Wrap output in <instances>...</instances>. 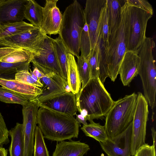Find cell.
Returning a JSON list of instances; mask_svg holds the SVG:
<instances>
[{
	"instance_id": "ffe728a7",
	"label": "cell",
	"mask_w": 156,
	"mask_h": 156,
	"mask_svg": "<svg viewBox=\"0 0 156 156\" xmlns=\"http://www.w3.org/2000/svg\"><path fill=\"white\" fill-rule=\"evenodd\" d=\"M90 150L88 144L80 141H63L57 144L52 156H83Z\"/></svg>"
},
{
	"instance_id": "7402d4cb",
	"label": "cell",
	"mask_w": 156,
	"mask_h": 156,
	"mask_svg": "<svg viewBox=\"0 0 156 156\" xmlns=\"http://www.w3.org/2000/svg\"><path fill=\"white\" fill-rule=\"evenodd\" d=\"M11 142L9 148V156H24V142L22 124L16 123L9 130Z\"/></svg>"
},
{
	"instance_id": "52a82bcc",
	"label": "cell",
	"mask_w": 156,
	"mask_h": 156,
	"mask_svg": "<svg viewBox=\"0 0 156 156\" xmlns=\"http://www.w3.org/2000/svg\"><path fill=\"white\" fill-rule=\"evenodd\" d=\"M126 51L138 53L146 38L147 23L152 15L133 6H129Z\"/></svg>"
},
{
	"instance_id": "6da1fadb",
	"label": "cell",
	"mask_w": 156,
	"mask_h": 156,
	"mask_svg": "<svg viewBox=\"0 0 156 156\" xmlns=\"http://www.w3.org/2000/svg\"><path fill=\"white\" fill-rule=\"evenodd\" d=\"M75 95L77 111L89 122L102 119L114 101L98 78L91 79Z\"/></svg>"
},
{
	"instance_id": "e575fe53",
	"label": "cell",
	"mask_w": 156,
	"mask_h": 156,
	"mask_svg": "<svg viewBox=\"0 0 156 156\" xmlns=\"http://www.w3.org/2000/svg\"><path fill=\"white\" fill-rule=\"evenodd\" d=\"M15 79L24 83L32 85L41 88L43 85L32 77L29 70H23L17 72L15 75Z\"/></svg>"
},
{
	"instance_id": "44dd1931",
	"label": "cell",
	"mask_w": 156,
	"mask_h": 156,
	"mask_svg": "<svg viewBox=\"0 0 156 156\" xmlns=\"http://www.w3.org/2000/svg\"><path fill=\"white\" fill-rule=\"evenodd\" d=\"M34 54L28 51L19 48L2 47L0 48V61L10 63H16L32 61Z\"/></svg>"
},
{
	"instance_id": "83f0119b",
	"label": "cell",
	"mask_w": 156,
	"mask_h": 156,
	"mask_svg": "<svg viewBox=\"0 0 156 156\" xmlns=\"http://www.w3.org/2000/svg\"><path fill=\"white\" fill-rule=\"evenodd\" d=\"M34 26L30 23L23 21L0 25V38L20 33Z\"/></svg>"
},
{
	"instance_id": "4316f807",
	"label": "cell",
	"mask_w": 156,
	"mask_h": 156,
	"mask_svg": "<svg viewBox=\"0 0 156 156\" xmlns=\"http://www.w3.org/2000/svg\"><path fill=\"white\" fill-rule=\"evenodd\" d=\"M31 61L16 63L2 62L0 61V78L15 79L16 74L19 71L29 70Z\"/></svg>"
},
{
	"instance_id": "5bb4252c",
	"label": "cell",
	"mask_w": 156,
	"mask_h": 156,
	"mask_svg": "<svg viewBox=\"0 0 156 156\" xmlns=\"http://www.w3.org/2000/svg\"><path fill=\"white\" fill-rule=\"evenodd\" d=\"M52 39V38L46 35L37 53L34 55L32 61L51 70L62 77L55 55Z\"/></svg>"
},
{
	"instance_id": "d590c367",
	"label": "cell",
	"mask_w": 156,
	"mask_h": 156,
	"mask_svg": "<svg viewBox=\"0 0 156 156\" xmlns=\"http://www.w3.org/2000/svg\"><path fill=\"white\" fill-rule=\"evenodd\" d=\"M129 6H133L143 10L153 15L154 11L151 4L146 0H126Z\"/></svg>"
},
{
	"instance_id": "d6a6232c",
	"label": "cell",
	"mask_w": 156,
	"mask_h": 156,
	"mask_svg": "<svg viewBox=\"0 0 156 156\" xmlns=\"http://www.w3.org/2000/svg\"><path fill=\"white\" fill-rule=\"evenodd\" d=\"M77 65L83 88L90 79V70L87 58L80 56L77 58Z\"/></svg>"
},
{
	"instance_id": "74e56055",
	"label": "cell",
	"mask_w": 156,
	"mask_h": 156,
	"mask_svg": "<svg viewBox=\"0 0 156 156\" xmlns=\"http://www.w3.org/2000/svg\"><path fill=\"white\" fill-rule=\"evenodd\" d=\"M134 156H156L155 147L146 144L138 150Z\"/></svg>"
},
{
	"instance_id": "ba28073f",
	"label": "cell",
	"mask_w": 156,
	"mask_h": 156,
	"mask_svg": "<svg viewBox=\"0 0 156 156\" xmlns=\"http://www.w3.org/2000/svg\"><path fill=\"white\" fill-rule=\"evenodd\" d=\"M134 115L132 121L131 155L145 144L146 126L149 114L148 102L140 92H138Z\"/></svg>"
},
{
	"instance_id": "f35d334b",
	"label": "cell",
	"mask_w": 156,
	"mask_h": 156,
	"mask_svg": "<svg viewBox=\"0 0 156 156\" xmlns=\"http://www.w3.org/2000/svg\"><path fill=\"white\" fill-rule=\"evenodd\" d=\"M76 115V120L80 124L82 123L83 125H86L88 124L86 118L84 116L81 114H77Z\"/></svg>"
},
{
	"instance_id": "cb8c5ba5",
	"label": "cell",
	"mask_w": 156,
	"mask_h": 156,
	"mask_svg": "<svg viewBox=\"0 0 156 156\" xmlns=\"http://www.w3.org/2000/svg\"><path fill=\"white\" fill-rule=\"evenodd\" d=\"M121 1L118 0H106L108 15L110 37L116 32L120 22L122 6Z\"/></svg>"
},
{
	"instance_id": "f546056e",
	"label": "cell",
	"mask_w": 156,
	"mask_h": 156,
	"mask_svg": "<svg viewBox=\"0 0 156 156\" xmlns=\"http://www.w3.org/2000/svg\"><path fill=\"white\" fill-rule=\"evenodd\" d=\"M98 32L99 36L103 42V45L107 44L110 37V30L108 12L106 3L101 12Z\"/></svg>"
},
{
	"instance_id": "836d02e7",
	"label": "cell",
	"mask_w": 156,
	"mask_h": 156,
	"mask_svg": "<svg viewBox=\"0 0 156 156\" xmlns=\"http://www.w3.org/2000/svg\"><path fill=\"white\" fill-rule=\"evenodd\" d=\"M90 39L87 25L85 23L81 34L80 41V56L87 58L90 51Z\"/></svg>"
},
{
	"instance_id": "30bf717a",
	"label": "cell",
	"mask_w": 156,
	"mask_h": 156,
	"mask_svg": "<svg viewBox=\"0 0 156 156\" xmlns=\"http://www.w3.org/2000/svg\"><path fill=\"white\" fill-rule=\"evenodd\" d=\"M46 35L38 27L33 28L23 32L0 38V46L23 49L37 54Z\"/></svg>"
},
{
	"instance_id": "5b68a950",
	"label": "cell",
	"mask_w": 156,
	"mask_h": 156,
	"mask_svg": "<svg viewBox=\"0 0 156 156\" xmlns=\"http://www.w3.org/2000/svg\"><path fill=\"white\" fill-rule=\"evenodd\" d=\"M137 96L134 92L114 101L105 116L104 126L108 138L114 137L123 132L132 122Z\"/></svg>"
},
{
	"instance_id": "3957f363",
	"label": "cell",
	"mask_w": 156,
	"mask_h": 156,
	"mask_svg": "<svg viewBox=\"0 0 156 156\" xmlns=\"http://www.w3.org/2000/svg\"><path fill=\"white\" fill-rule=\"evenodd\" d=\"M121 7V18L116 32L109 37L108 43L103 45V62L108 77L114 82L118 75L119 67L127 51L129 8L127 2Z\"/></svg>"
},
{
	"instance_id": "7a4b0ae2",
	"label": "cell",
	"mask_w": 156,
	"mask_h": 156,
	"mask_svg": "<svg viewBox=\"0 0 156 156\" xmlns=\"http://www.w3.org/2000/svg\"><path fill=\"white\" fill-rule=\"evenodd\" d=\"M37 124L44 138L60 142L77 138L80 124L74 116L40 107L37 115Z\"/></svg>"
},
{
	"instance_id": "e0dca14e",
	"label": "cell",
	"mask_w": 156,
	"mask_h": 156,
	"mask_svg": "<svg viewBox=\"0 0 156 156\" xmlns=\"http://www.w3.org/2000/svg\"><path fill=\"white\" fill-rule=\"evenodd\" d=\"M140 58L138 53L126 51L120 65L118 72L124 86L129 84L138 73Z\"/></svg>"
},
{
	"instance_id": "9a60e30c",
	"label": "cell",
	"mask_w": 156,
	"mask_h": 156,
	"mask_svg": "<svg viewBox=\"0 0 156 156\" xmlns=\"http://www.w3.org/2000/svg\"><path fill=\"white\" fill-rule=\"evenodd\" d=\"M28 0H0V25L22 21Z\"/></svg>"
},
{
	"instance_id": "d4e9b609",
	"label": "cell",
	"mask_w": 156,
	"mask_h": 156,
	"mask_svg": "<svg viewBox=\"0 0 156 156\" xmlns=\"http://www.w3.org/2000/svg\"><path fill=\"white\" fill-rule=\"evenodd\" d=\"M52 41L55 55L62 72V77L67 80L68 66L67 54L69 52L59 36L55 39L52 38Z\"/></svg>"
},
{
	"instance_id": "7c38bea8",
	"label": "cell",
	"mask_w": 156,
	"mask_h": 156,
	"mask_svg": "<svg viewBox=\"0 0 156 156\" xmlns=\"http://www.w3.org/2000/svg\"><path fill=\"white\" fill-rule=\"evenodd\" d=\"M132 121L123 132L104 142H99L108 156L131 155Z\"/></svg>"
},
{
	"instance_id": "ac0fdd59",
	"label": "cell",
	"mask_w": 156,
	"mask_h": 156,
	"mask_svg": "<svg viewBox=\"0 0 156 156\" xmlns=\"http://www.w3.org/2000/svg\"><path fill=\"white\" fill-rule=\"evenodd\" d=\"M101 43H98L90 51L87 59L89 67L90 79L98 78L104 84L108 75L103 64Z\"/></svg>"
},
{
	"instance_id": "60d3db41",
	"label": "cell",
	"mask_w": 156,
	"mask_h": 156,
	"mask_svg": "<svg viewBox=\"0 0 156 156\" xmlns=\"http://www.w3.org/2000/svg\"><path fill=\"white\" fill-rule=\"evenodd\" d=\"M7 150L2 147H0V156H7Z\"/></svg>"
},
{
	"instance_id": "8fae6325",
	"label": "cell",
	"mask_w": 156,
	"mask_h": 156,
	"mask_svg": "<svg viewBox=\"0 0 156 156\" xmlns=\"http://www.w3.org/2000/svg\"><path fill=\"white\" fill-rule=\"evenodd\" d=\"M106 3V0L86 1L83 14L85 23L88 27L91 50L101 42L99 35V21L101 10Z\"/></svg>"
},
{
	"instance_id": "2e32d148",
	"label": "cell",
	"mask_w": 156,
	"mask_h": 156,
	"mask_svg": "<svg viewBox=\"0 0 156 156\" xmlns=\"http://www.w3.org/2000/svg\"><path fill=\"white\" fill-rule=\"evenodd\" d=\"M42 107L55 111L73 116L77 111L76 95L71 91L66 92L42 103Z\"/></svg>"
},
{
	"instance_id": "ab89813d",
	"label": "cell",
	"mask_w": 156,
	"mask_h": 156,
	"mask_svg": "<svg viewBox=\"0 0 156 156\" xmlns=\"http://www.w3.org/2000/svg\"><path fill=\"white\" fill-rule=\"evenodd\" d=\"M152 135L153 140V145L155 147L156 144V132L154 127H152L151 129Z\"/></svg>"
},
{
	"instance_id": "4fadbf2b",
	"label": "cell",
	"mask_w": 156,
	"mask_h": 156,
	"mask_svg": "<svg viewBox=\"0 0 156 156\" xmlns=\"http://www.w3.org/2000/svg\"><path fill=\"white\" fill-rule=\"evenodd\" d=\"M58 0H46L42 7L43 18L40 30L44 34H58L61 25L62 14L57 6Z\"/></svg>"
},
{
	"instance_id": "603a6c76",
	"label": "cell",
	"mask_w": 156,
	"mask_h": 156,
	"mask_svg": "<svg viewBox=\"0 0 156 156\" xmlns=\"http://www.w3.org/2000/svg\"><path fill=\"white\" fill-rule=\"evenodd\" d=\"M67 58L68 66L67 81L71 91L76 94L81 89V82L74 56L68 53Z\"/></svg>"
},
{
	"instance_id": "484cf974",
	"label": "cell",
	"mask_w": 156,
	"mask_h": 156,
	"mask_svg": "<svg viewBox=\"0 0 156 156\" xmlns=\"http://www.w3.org/2000/svg\"><path fill=\"white\" fill-rule=\"evenodd\" d=\"M24 18L40 29L43 18L42 7L34 0H28L24 12Z\"/></svg>"
},
{
	"instance_id": "8d00e7d4",
	"label": "cell",
	"mask_w": 156,
	"mask_h": 156,
	"mask_svg": "<svg viewBox=\"0 0 156 156\" xmlns=\"http://www.w3.org/2000/svg\"><path fill=\"white\" fill-rule=\"evenodd\" d=\"M9 132L3 117L0 112V146L9 143Z\"/></svg>"
},
{
	"instance_id": "8992f818",
	"label": "cell",
	"mask_w": 156,
	"mask_h": 156,
	"mask_svg": "<svg viewBox=\"0 0 156 156\" xmlns=\"http://www.w3.org/2000/svg\"><path fill=\"white\" fill-rule=\"evenodd\" d=\"M155 46L153 38L146 37L138 52L140 58L138 74L142 81L144 96L152 109L156 105V70L152 54Z\"/></svg>"
},
{
	"instance_id": "1f68e13d",
	"label": "cell",
	"mask_w": 156,
	"mask_h": 156,
	"mask_svg": "<svg viewBox=\"0 0 156 156\" xmlns=\"http://www.w3.org/2000/svg\"><path fill=\"white\" fill-rule=\"evenodd\" d=\"M0 101L6 103L23 105L28 101L16 93L3 87H0Z\"/></svg>"
},
{
	"instance_id": "b9f144b4",
	"label": "cell",
	"mask_w": 156,
	"mask_h": 156,
	"mask_svg": "<svg viewBox=\"0 0 156 156\" xmlns=\"http://www.w3.org/2000/svg\"><path fill=\"white\" fill-rule=\"evenodd\" d=\"M2 46H0V48L2 47Z\"/></svg>"
},
{
	"instance_id": "277c9868",
	"label": "cell",
	"mask_w": 156,
	"mask_h": 156,
	"mask_svg": "<svg viewBox=\"0 0 156 156\" xmlns=\"http://www.w3.org/2000/svg\"><path fill=\"white\" fill-rule=\"evenodd\" d=\"M85 23L83 9L78 1L74 0L62 14L58 34L69 53L77 58L80 56V38Z\"/></svg>"
},
{
	"instance_id": "9c48e42d",
	"label": "cell",
	"mask_w": 156,
	"mask_h": 156,
	"mask_svg": "<svg viewBox=\"0 0 156 156\" xmlns=\"http://www.w3.org/2000/svg\"><path fill=\"white\" fill-rule=\"evenodd\" d=\"M31 62L33 66L37 67L43 73L42 76L39 79L43 85L41 88L42 93L35 98L39 103L71 91L67 80L58 74L33 61Z\"/></svg>"
},
{
	"instance_id": "d6986e66",
	"label": "cell",
	"mask_w": 156,
	"mask_h": 156,
	"mask_svg": "<svg viewBox=\"0 0 156 156\" xmlns=\"http://www.w3.org/2000/svg\"><path fill=\"white\" fill-rule=\"evenodd\" d=\"M0 85L21 95L28 101L32 100L42 93L39 87L23 83L16 79L0 78Z\"/></svg>"
},
{
	"instance_id": "4dcf8cb0",
	"label": "cell",
	"mask_w": 156,
	"mask_h": 156,
	"mask_svg": "<svg viewBox=\"0 0 156 156\" xmlns=\"http://www.w3.org/2000/svg\"><path fill=\"white\" fill-rule=\"evenodd\" d=\"M44 138L41 130L37 126L34 133L33 156H49Z\"/></svg>"
},
{
	"instance_id": "f1b7e54d",
	"label": "cell",
	"mask_w": 156,
	"mask_h": 156,
	"mask_svg": "<svg viewBox=\"0 0 156 156\" xmlns=\"http://www.w3.org/2000/svg\"><path fill=\"white\" fill-rule=\"evenodd\" d=\"M90 123L83 125L81 129L85 135L92 137L99 142L106 141L108 138L105 132V126L99 123H96L93 120Z\"/></svg>"
}]
</instances>
